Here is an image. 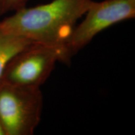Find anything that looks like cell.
<instances>
[{"instance_id": "52a82bcc", "label": "cell", "mask_w": 135, "mask_h": 135, "mask_svg": "<svg viewBox=\"0 0 135 135\" xmlns=\"http://www.w3.org/2000/svg\"><path fill=\"white\" fill-rule=\"evenodd\" d=\"M0 135H5L4 129H3V128L2 126V124H1V121H0Z\"/></svg>"}, {"instance_id": "5b68a950", "label": "cell", "mask_w": 135, "mask_h": 135, "mask_svg": "<svg viewBox=\"0 0 135 135\" xmlns=\"http://www.w3.org/2000/svg\"><path fill=\"white\" fill-rule=\"evenodd\" d=\"M31 43L27 39L10 35L0 28V80L9 61Z\"/></svg>"}, {"instance_id": "8992f818", "label": "cell", "mask_w": 135, "mask_h": 135, "mask_svg": "<svg viewBox=\"0 0 135 135\" xmlns=\"http://www.w3.org/2000/svg\"><path fill=\"white\" fill-rule=\"evenodd\" d=\"M29 0H0V16L26 6Z\"/></svg>"}, {"instance_id": "277c9868", "label": "cell", "mask_w": 135, "mask_h": 135, "mask_svg": "<svg viewBox=\"0 0 135 135\" xmlns=\"http://www.w3.org/2000/svg\"><path fill=\"white\" fill-rule=\"evenodd\" d=\"M81 23L76 26L66 45L73 56L98 34L114 24L135 17V0H104L91 4Z\"/></svg>"}, {"instance_id": "3957f363", "label": "cell", "mask_w": 135, "mask_h": 135, "mask_svg": "<svg viewBox=\"0 0 135 135\" xmlns=\"http://www.w3.org/2000/svg\"><path fill=\"white\" fill-rule=\"evenodd\" d=\"M43 106L40 87L0 83V121L5 135L33 134Z\"/></svg>"}, {"instance_id": "6da1fadb", "label": "cell", "mask_w": 135, "mask_h": 135, "mask_svg": "<svg viewBox=\"0 0 135 135\" xmlns=\"http://www.w3.org/2000/svg\"><path fill=\"white\" fill-rule=\"evenodd\" d=\"M92 1L53 0L34 7L25 6L0 21V28L33 43L61 47L68 51L67 43L78 20L85 15Z\"/></svg>"}, {"instance_id": "7a4b0ae2", "label": "cell", "mask_w": 135, "mask_h": 135, "mask_svg": "<svg viewBox=\"0 0 135 135\" xmlns=\"http://www.w3.org/2000/svg\"><path fill=\"white\" fill-rule=\"evenodd\" d=\"M72 58L65 48L33 43L9 61L0 83L24 87H40L58 61L70 63Z\"/></svg>"}]
</instances>
